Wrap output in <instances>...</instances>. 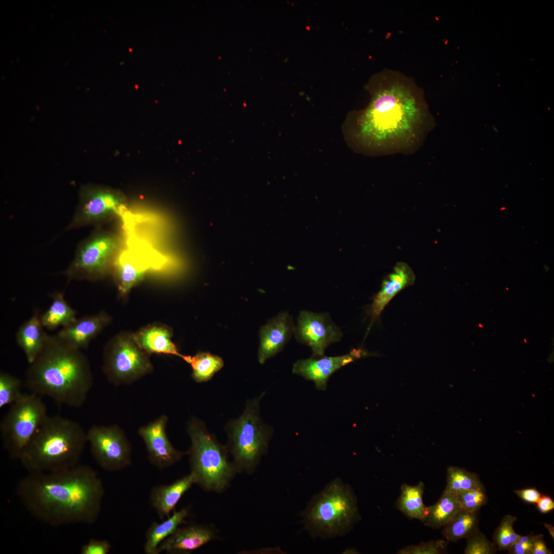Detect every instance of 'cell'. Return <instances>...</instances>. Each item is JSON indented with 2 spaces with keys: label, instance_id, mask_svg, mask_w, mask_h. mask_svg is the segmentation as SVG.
Listing matches in <instances>:
<instances>
[{
  "label": "cell",
  "instance_id": "31",
  "mask_svg": "<svg viewBox=\"0 0 554 554\" xmlns=\"http://www.w3.org/2000/svg\"><path fill=\"white\" fill-rule=\"evenodd\" d=\"M517 518L515 516L505 515L493 535V543L497 549L507 550L519 538L520 535L516 532L513 525Z\"/></svg>",
  "mask_w": 554,
  "mask_h": 554
},
{
  "label": "cell",
  "instance_id": "25",
  "mask_svg": "<svg viewBox=\"0 0 554 554\" xmlns=\"http://www.w3.org/2000/svg\"><path fill=\"white\" fill-rule=\"evenodd\" d=\"M115 274L118 291L125 296L143 277L146 268L131 254L125 252L116 260Z\"/></svg>",
  "mask_w": 554,
  "mask_h": 554
},
{
  "label": "cell",
  "instance_id": "26",
  "mask_svg": "<svg viewBox=\"0 0 554 554\" xmlns=\"http://www.w3.org/2000/svg\"><path fill=\"white\" fill-rule=\"evenodd\" d=\"M424 488V483L422 481L416 485L403 484L396 507L408 518L422 522L427 509L423 499Z\"/></svg>",
  "mask_w": 554,
  "mask_h": 554
},
{
  "label": "cell",
  "instance_id": "2",
  "mask_svg": "<svg viewBox=\"0 0 554 554\" xmlns=\"http://www.w3.org/2000/svg\"><path fill=\"white\" fill-rule=\"evenodd\" d=\"M16 493L31 514L57 526L95 523L105 490L97 472L78 464L60 471L29 472L18 482Z\"/></svg>",
  "mask_w": 554,
  "mask_h": 554
},
{
  "label": "cell",
  "instance_id": "11",
  "mask_svg": "<svg viewBox=\"0 0 554 554\" xmlns=\"http://www.w3.org/2000/svg\"><path fill=\"white\" fill-rule=\"evenodd\" d=\"M86 436L93 458L104 469L117 471L131 465V445L118 426L94 425Z\"/></svg>",
  "mask_w": 554,
  "mask_h": 554
},
{
  "label": "cell",
  "instance_id": "37",
  "mask_svg": "<svg viewBox=\"0 0 554 554\" xmlns=\"http://www.w3.org/2000/svg\"><path fill=\"white\" fill-rule=\"evenodd\" d=\"M534 535L531 533L525 536L520 535L518 540L508 549L510 554H530L533 544Z\"/></svg>",
  "mask_w": 554,
  "mask_h": 554
},
{
  "label": "cell",
  "instance_id": "20",
  "mask_svg": "<svg viewBox=\"0 0 554 554\" xmlns=\"http://www.w3.org/2000/svg\"><path fill=\"white\" fill-rule=\"evenodd\" d=\"M195 484V477L190 472L170 484L154 486L150 493V504L161 519L167 518L181 498Z\"/></svg>",
  "mask_w": 554,
  "mask_h": 554
},
{
  "label": "cell",
  "instance_id": "18",
  "mask_svg": "<svg viewBox=\"0 0 554 554\" xmlns=\"http://www.w3.org/2000/svg\"><path fill=\"white\" fill-rule=\"evenodd\" d=\"M416 276L405 262H398L392 271L384 279L381 288L375 294L369 309L371 324L380 316L386 306L401 290L413 285Z\"/></svg>",
  "mask_w": 554,
  "mask_h": 554
},
{
  "label": "cell",
  "instance_id": "21",
  "mask_svg": "<svg viewBox=\"0 0 554 554\" xmlns=\"http://www.w3.org/2000/svg\"><path fill=\"white\" fill-rule=\"evenodd\" d=\"M138 345L146 353L165 354L182 357L171 340V332L162 324L149 325L133 333Z\"/></svg>",
  "mask_w": 554,
  "mask_h": 554
},
{
  "label": "cell",
  "instance_id": "10",
  "mask_svg": "<svg viewBox=\"0 0 554 554\" xmlns=\"http://www.w3.org/2000/svg\"><path fill=\"white\" fill-rule=\"evenodd\" d=\"M117 247L114 235L105 231L95 232L80 243L64 274L69 280L101 279L107 274Z\"/></svg>",
  "mask_w": 554,
  "mask_h": 554
},
{
  "label": "cell",
  "instance_id": "1",
  "mask_svg": "<svg viewBox=\"0 0 554 554\" xmlns=\"http://www.w3.org/2000/svg\"><path fill=\"white\" fill-rule=\"evenodd\" d=\"M433 121L419 92L398 82L381 87L350 125L354 146L378 155L411 154L432 129Z\"/></svg>",
  "mask_w": 554,
  "mask_h": 554
},
{
  "label": "cell",
  "instance_id": "12",
  "mask_svg": "<svg viewBox=\"0 0 554 554\" xmlns=\"http://www.w3.org/2000/svg\"><path fill=\"white\" fill-rule=\"evenodd\" d=\"M124 207V199L117 191L85 185L80 188L78 203L67 229L105 221L120 213Z\"/></svg>",
  "mask_w": 554,
  "mask_h": 554
},
{
  "label": "cell",
  "instance_id": "35",
  "mask_svg": "<svg viewBox=\"0 0 554 554\" xmlns=\"http://www.w3.org/2000/svg\"><path fill=\"white\" fill-rule=\"evenodd\" d=\"M448 541L443 539L431 540L400 549L398 554H441L445 553Z\"/></svg>",
  "mask_w": 554,
  "mask_h": 554
},
{
  "label": "cell",
  "instance_id": "33",
  "mask_svg": "<svg viewBox=\"0 0 554 554\" xmlns=\"http://www.w3.org/2000/svg\"><path fill=\"white\" fill-rule=\"evenodd\" d=\"M457 495L463 508L471 512H479L488 500L484 486Z\"/></svg>",
  "mask_w": 554,
  "mask_h": 554
},
{
  "label": "cell",
  "instance_id": "17",
  "mask_svg": "<svg viewBox=\"0 0 554 554\" xmlns=\"http://www.w3.org/2000/svg\"><path fill=\"white\" fill-rule=\"evenodd\" d=\"M292 317L281 312L262 326L259 331L258 361L263 364L281 351L294 333Z\"/></svg>",
  "mask_w": 554,
  "mask_h": 554
},
{
  "label": "cell",
  "instance_id": "19",
  "mask_svg": "<svg viewBox=\"0 0 554 554\" xmlns=\"http://www.w3.org/2000/svg\"><path fill=\"white\" fill-rule=\"evenodd\" d=\"M111 317L105 312L86 315L62 327L56 335L69 346L86 349L90 342L110 323Z\"/></svg>",
  "mask_w": 554,
  "mask_h": 554
},
{
  "label": "cell",
  "instance_id": "5",
  "mask_svg": "<svg viewBox=\"0 0 554 554\" xmlns=\"http://www.w3.org/2000/svg\"><path fill=\"white\" fill-rule=\"evenodd\" d=\"M302 517L305 530L313 537L344 536L360 519L357 498L350 486L335 478L313 497Z\"/></svg>",
  "mask_w": 554,
  "mask_h": 554
},
{
  "label": "cell",
  "instance_id": "8",
  "mask_svg": "<svg viewBox=\"0 0 554 554\" xmlns=\"http://www.w3.org/2000/svg\"><path fill=\"white\" fill-rule=\"evenodd\" d=\"M48 417L39 395L23 394L11 405L0 426L3 446L10 456L19 460L35 432Z\"/></svg>",
  "mask_w": 554,
  "mask_h": 554
},
{
  "label": "cell",
  "instance_id": "22",
  "mask_svg": "<svg viewBox=\"0 0 554 554\" xmlns=\"http://www.w3.org/2000/svg\"><path fill=\"white\" fill-rule=\"evenodd\" d=\"M41 314L35 309L31 316L18 328L15 340L23 351L28 363H32L45 344L47 333L44 330Z\"/></svg>",
  "mask_w": 554,
  "mask_h": 554
},
{
  "label": "cell",
  "instance_id": "28",
  "mask_svg": "<svg viewBox=\"0 0 554 554\" xmlns=\"http://www.w3.org/2000/svg\"><path fill=\"white\" fill-rule=\"evenodd\" d=\"M479 512L462 509L443 527L442 534L448 542L466 539L479 529Z\"/></svg>",
  "mask_w": 554,
  "mask_h": 554
},
{
  "label": "cell",
  "instance_id": "23",
  "mask_svg": "<svg viewBox=\"0 0 554 554\" xmlns=\"http://www.w3.org/2000/svg\"><path fill=\"white\" fill-rule=\"evenodd\" d=\"M189 507H184L172 513L161 523L153 522L146 532L144 550L146 554H158L160 544L181 525L186 523L189 515Z\"/></svg>",
  "mask_w": 554,
  "mask_h": 554
},
{
  "label": "cell",
  "instance_id": "38",
  "mask_svg": "<svg viewBox=\"0 0 554 554\" xmlns=\"http://www.w3.org/2000/svg\"><path fill=\"white\" fill-rule=\"evenodd\" d=\"M514 492L524 501L531 504H536L541 496L540 492L535 488L518 489Z\"/></svg>",
  "mask_w": 554,
  "mask_h": 554
},
{
  "label": "cell",
  "instance_id": "39",
  "mask_svg": "<svg viewBox=\"0 0 554 554\" xmlns=\"http://www.w3.org/2000/svg\"><path fill=\"white\" fill-rule=\"evenodd\" d=\"M547 547L544 536L542 534L533 536L532 548L530 554H552Z\"/></svg>",
  "mask_w": 554,
  "mask_h": 554
},
{
  "label": "cell",
  "instance_id": "27",
  "mask_svg": "<svg viewBox=\"0 0 554 554\" xmlns=\"http://www.w3.org/2000/svg\"><path fill=\"white\" fill-rule=\"evenodd\" d=\"M51 298L49 307L41 315L44 328L53 330L59 327L68 326L77 320L76 311L69 305L62 293L54 292Z\"/></svg>",
  "mask_w": 554,
  "mask_h": 554
},
{
  "label": "cell",
  "instance_id": "13",
  "mask_svg": "<svg viewBox=\"0 0 554 554\" xmlns=\"http://www.w3.org/2000/svg\"><path fill=\"white\" fill-rule=\"evenodd\" d=\"M294 334L298 342L311 348L313 358L324 357L326 348L339 342L343 335L328 313L306 310L300 312Z\"/></svg>",
  "mask_w": 554,
  "mask_h": 554
},
{
  "label": "cell",
  "instance_id": "24",
  "mask_svg": "<svg viewBox=\"0 0 554 554\" xmlns=\"http://www.w3.org/2000/svg\"><path fill=\"white\" fill-rule=\"evenodd\" d=\"M462 509L457 495L444 490L435 504L427 507L422 522L432 528H443Z\"/></svg>",
  "mask_w": 554,
  "mask_h": 554
},
{
  "label": "cell",
  "instance_id": "4",
  "mask_svg": "<svg viewBox=\"0 0 554 554\" xmlns=\"http://www.w3.org/2000/svg\"><path fill=\"white\" fill-rule=\"evenodd\" d=\"M87 443L86 432L79 423L59 416H48L19 460L28 472L65 470L80 464Z\"/></svg>",
  "mask_w": 554,
  "mask_h": 554
},
{
  "label": "cell",
  "instance_id": "41",
  "mask_svg": "<svg viewBox=\"0 0 554 554\" xmlns=\"http://www.w3.org/2000/svg\"><path fill=\"white\" fill-rule=\"evenodd\" d=\"M544 525L547 528V529L549 531L550 535H551V537H552V538L553 539V537H554V536H554V528H553V527L551 525L548 524H544Z\"/></svg>",
  "mask_w": 554,
  "mask_h": 554
},
{
  "label": "cell",
  "instance_id": "32",
  "mask_svg": "<svg viewBox=\"0 0 554 554\" xmlns=\"http://www.w3.org/2000/svg\"><path fill=\"white\" fill-rule=\"evenodd\" d=\"M22 382L18 378L6 372L0 373V408L12 405L23 393L21 392Z\"/></svg>",
  "mask_w": 554,
  "mask_h": 554
},
{
  "label": "cell",
  "instance_id": "7",
  "mask_svg": "<svg viewBox=\"0 0 554 554\" xmlns=\"http://www.w3.org/2000/svg\"><path fill=\"white\" fill-rule=\"evenodd\" d=\"M263 395L248 400L242 414L226 426V445L238 473H253L268 448L273 432L261 417Z\"/></svg>",
  "mask_w": 554,
  "mask_h": 554
},
{
  "label": "cell",
  "instance_id": "29",
  "mask_svg": "<svg viewBox=\"0 0 554 554\" xmlns=\"http://www.w3.org/2000/svg\"><path fill=\"white\" fill-rule=\"evenodd\" d=\"M181 358L190 365L191 377L197 383L209 381L224 366L222 358L209 352H199L192 356L183 355Z\"/></svg>",
  "mask_w": 554,
  "mask_h": 554
},
{
  "label": "cell",
  "instance_id": "9",
  "mask_svg": "<svg viewBox=\"0 0 554 554\" xmlns=\"http://www.w3.org/2000/svg\"><path fill=\"white\" fill-rule=\"evenodd\" d=\"M103 370L115 385L134 383L153 370L149 354L135 342L133 333L121 332L106 344Z\"/></svg>",
  "mask_w": 554,
  "mask_h": 554
},
{
  "label": "cell",
  "instance_id": "36",
  "mask_svg": "<svg viewBox=\"0 0 554 554\" xmlns=\"http://www.w3.org/2000/svg\"><path fill=\"white\" fill-rule=\"evenodd\" d=\"M111 548L110 543L105 540L92 539L81 547V554H107Z\"/></svg>",
  "mask_w": 554,
  "mask_h": 554
},
{
  "label": "cell",
  "instance_id": "14",
  "mask_svg": "<svg viewBox=\"0 0 554 554\" xmlns=\"http://www.w3.org/2000/svg\"><path fill=\"white\" fill-rule=\"evenodd\" d=\"M168 421V417L162 414L138 430L150 463L160 469L172 466L187 454V452L176 449L169 440L166 431Z\"/></svg>",
  "mask_w": 554,
  "mask_h": 554
},
{
  "label": "cell",
  "instance_id": "15",
  "mask_svg": "<svg viewBox=\"0 0 554 554\" xmlns=\"http://www.w3.org/2000/svg\"><path fill=\"white\" fill-rule=\"evenodd\" d=\"M375 354L363 348L352 349L349 353L335 357L310 358L297 361L293 365L292 372L305 379L311 381L316 388L325 391L331 375L342 367L356 360Z\"/></svg>",
  "mask_w": 554,
  "mask_h": 554
},
{
  "label": "cell",
  "instance_id": "6",
  "mask_svg": "<svg viewBox=\"0 0 554 554\" xmlns=\"http://www.w3.org/2000/svg\"><path fill=\"white\" fill-rule=\"evenodd\" d=\"M187 432L190 439L187 454L195 484L206 491L224 492L238 474L226 445L221 444L196 418L189 421Z\"/></svg>",
  "mask_w": 554,
  "mask_h": 554
},
{
  "label": "cell",
  "instance_id": "30",
  "mask_svg": "<svg viewBox=\"0 0 554 554\" xmlns=\"http://www.w3.org/2000/svg\"><path fill=\"white\" fill-rule=\"evenodd\" d=\"M483 486L476 473L457 466H451L447 469L445 491L458 494Z\"/></svg>",
  "mask_w": 554,
  "mask_h": 554
},
{
  "label": "cell",
  "instance_id": "16",
  "mask_svg": "<svg viewBox=\"0 0 554 554\" xmlns=\"http://www.w3.org/2000/svg\"><path fill=\"white\" fill-rule=\"evenodd\" d=\"M219 533L216 528L211 525H182L160 544L157 552L187 553L218 539Z\"/></svg>",
  "mask_w": 554,
  "mask_h": 554
},
{
  "label": "cell",
  "instance_id": "34",
  "mask_svg": "<svg viewBox=\"0 0 554 554\" xmlns=\"http://www.w3.org/2000/svg\"><path fill=\"white\" fill-rule=\"evenodd\" d=\"M466 545L464 549L465 554H493L497 548L493 542H490L479 529L466 539Z\"/></svg>",
  "mask_w": 554,
  "mask_h": 554
},
{
  "label": "cell",
  "instance_id": "40",
  "mask_svg": "<svg viewBox=\"0 0 554 554\" xmlns=\"http://www.w3.org/2000/svg\"><path fill=\"white\" fill-rule=\"evenodd\" d=\"M536 504L539 511L543 513L549 512L554 509V502L548 496L541 495Z\"/></svg>",
  "mask_w": 554,
  "mask_h": 554
},
{
  "label": "cell",
  "instance_id": "3",
  "mask_svg": "<svg viewBox=\"0 0 554 554\" xmlns=\"http://www.w3.org/2000/svg\"><path fill=\"white\" fill-rule=\"evenodd\" d=\"M92 383L86 356L56 334H47L44 348L30 364L25 377L31 392L75 408L84 404Z\"/></svg>",
  "mask_w": 554,
  "mask_h": 554
}]
</instances>
